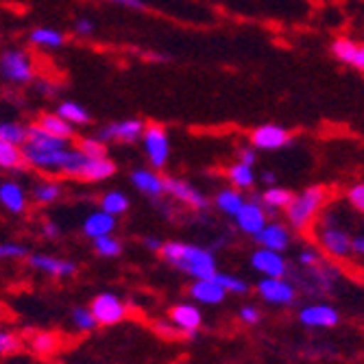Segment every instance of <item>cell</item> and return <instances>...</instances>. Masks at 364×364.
Segmentation results:
<instances>
[{"mask_svg":"<svg viewBox=\"0 0 364 364\" xmlns=\"http://www.w3.org/2000/svg\"><path fill=\"white\" fill-rule=\"evenodd\" d=\"M242 205H245V196L240 194L238 188H225L216 194V208L227 216H236Z\"/></svg>","mask_w":364,"mask_h":364,"instance_id":"obj_26","label":"cell"},{"mask_svg":"<svg viewBox=\"0 0 364 364\" xmlns=\"http://www.w3.org/2000/svg\"><path fill=\"white\" fill-rule=\"evenodd\" d=\"M70 318H73V325L79 329V332H92V329L98 325L96 318H94V314H92V310L90 308H83V306L75 308Z\"/></svg>","mask_w":364,"mask_h":364,"instance_id":"obj_37","label":"cell"},{"mask_svg":"<svg viewBox=\"0 0 364 364\" xmlns=\"http://www.w3.org/2000/svg\"><path fill=\"white\" fill-rule=\"evenodd\" d=\"M164 192L171 194V196H175L177 201L190 205L192 210H198V212H201V210H208V208H210L208 196H205L203 192H198L194 186L181 181V179L166 177V179H164Z\"/></svg>","mask_w":364,"mask_h":364,"instance_id":"obj_10","label":"cell"},{"mask_svg":"<svg viewBox=\"0 0 364 364\" xmlns=\"http://www.w3.org/2000/svg\"><path fill=\"white\" fill-rule=\"evenodd\" d=\"M255 290L264 301L273 306H290L296 296L294 286L286 277H262Z\"/></svg>","mask_w":364,"mask_h":364,"instance_id":"obj_7","label":"cell"},{"mask_svg":"<svg viewBox=\"0 0 364 364\" xmlns=\"http://www.w3.org/2000/svg\"><path fill=\"white\" fill-rule=\"evenodd\" d=\"M259 318H262V314H259V310L255 306H242L240 308V321L245 325H257Z\"/></svg>","mask_w":364,"mask_h":364,"instance_id":"obj_45","label":"cell"},{"mask_svg":"<svg viewBox=\"0 0 364 364\" xmlns=\"http://www.w3.org/2000/svg\"><path fill=\"white\" fill-rule=\"evenodd\" d=\"M238 159L242 164H249V166H253V164H255V151L251 146H245V149L238 151Z\"/></svg>","mask_w":364,"mask_h":364,"instance_id":"obj_47","label":"cell"},{"mask_svg":"<svg viewBox=\"0 0 364 364\" xmlns=\"http://www.w3.org/2000/svg\"><path fill=\"white\" fill-rule=\"evenodd\" d=\"M347 201H349L360 214H364V183H355V186L349 188V192H347Z\"/></svg>","mask_w":364,"mask_h":364,"instance_id":"obj_41","label":"cell"},{"mask_svg":"<svg viewBox=\"0 0 364 364\" xmlns=\"http://www.w3.org/2000/svg\"><path fill=\"white\" fill-rule=\"evenodd\" d=\"M131 181H134V186L144 192L146 196L151 198H157L164 194V179L155 173V171H149V168H138L131 173Z\"/></svg>","mask_w":364,"mask_h":364,"instance_id":"obj_23","label":"cell"},{"mask_svg":"<svg viewBox=\"0 0 364 364\" xmlns=\"http://www.w3.org/2000/svg\"><path fill=\"white\" fill-rule=\"evenodd\" d=\"M216 277V282L225 288V292L227 294H247L249 292V286H247V282L245 279H240V277H236V275H225V273H216L214 275Z\"/></svg>","mask_w":364,"mask_h":364,"instance_id":"obj_36","label":"cell"},{"mask_svg":"<svg viewBox=\"0 0 364 364\" xmlns=\"http://www.w3.org/2000/svg\"><path fill=\"white\" fill-rule=\"evenodd\" d=\"M168 316H171V323L177 325L186 336H196L198 327H201V323H203L201 310L192 304H179V306L171 308Z\"/></svg>","mask_w":364,"mask_h":364,"instance_id":"obj_14","label":"cell"},{"mask_svg":"<svg viewBox=\"0 0 364 364\" xmlns=\"http://www.w3.org/2000/svg\"><path fill=\"white\" fill-rule=\"evenodd\" d=\"M190 296L196 301V304H205V306H216L220 304L227 292L225 288L216 282V277H210V279H196L192 286H190Z\"/></svg>","mask_w":364,"mask_h":364,"instance_id":"obj_17","label":"cell"},{"mask_svg":"<svg viewBox=\"0 0 364 364\" xmlns=\"http://www.w3.org/2000/svg\"><path fill=\"white\" fill-rule=\"evenodd\" d=\"M28 40H31V44H36V46H40V48L53 50V48H61V46H63L65 36H63L61 31H57V28L40 26V28H33V31H31Z\"/></svg>","mask_w":364,"mask_h":364,"instance_id":"obj_24","label":"cell"},{"mask_svg":"<svg viewBox=\"0 0 364 364\" xmlns=\"http://www.w3.org/2000/svg\"><path fill=\"white\" fill-rule=\"evenodd\" d=\"M234 218H236L238 229L245 231V234H251V236H255L257 231L267 225V212H264L262 205L255 201H245V205L240 208V212Z\"/></svg>","mask_w":364,"mask_h":364,"instance_id":"obj_16","label":"cell"},{"mask_svg":"<svg viewBox=\"0 0 364 364\" xmlns=\"http://www.w3.org/2000/svg\"><path fill=\"white\" fill-rule=\"evenodd\" d=\"M77 149L87 157H107V146L101 138H81Z\"/></svg>","mask_w":364,"mask_h":364,"instance_id":"obj_38","label":"cell"},{"mask_svg":"<svg viewBox=\"0 0 364 364\" xmlns=\"http://www.w3.org/2000/svg\"><path fill=\"white\" fill-rule=\"evenodd\" d=\"M44 236L46 238H57L59 236V227L55 223H46L44 225Z\"/></svg>","mask_w":364,"mask_h":364,"instance_id":"obj_49","label":"cell"},{"mask_svg":"<svg viewBox=\"0 0 364 364\" xmlns=\"http://www.w3.org/2000/svg\"><path fill=\"white\" fill-rule=\"evenodd\" d=\"M59 349V336L55 332H40L31 338V351L38 355H53Z\"/></svg>","mask_w":364,"mask_h":364,"instance_id":"obj_29","label":"cell"},{"mask_svg":"<svg viewBox=\"0 0 364 364\" xmlns=\"http://www.w3.org/2000/svg\"><path fill=\"white\" fill-rule=\"evenodd\" d=\"M351 262L364 267V227L362 231L351 234Z\"/></svg>","mask_w":364,"mask_h":364,"instance_id":"obj_40","label":"cell"},{"mask_svg":"<svg viewBox=\"0 0 364 364\" xmlns=\"http://www.w3.org/2000/svg\"><path fill=\"white\" fill-rule=\"evenodd\" d=\"M262 198H264V205H267L269 210H279V208H288L292 192L286 188H269L262 194Z\"/></svg>","mask_w":364,"mask_h":364,"instance_id":"obj_32","label":"cell"},{"mask_svg":"<svg viewBox=\"0 0 364 364\" xmlns=\"http://www.w3.org/2000/svg\"><path fill=\"white\" fill-rule=\"evenodd\" d=\"M264 181H267V183H273V181H275V175H273V173H264Z\"/></svg>","mask_w":364,"mask_h":364,"instance_id":"obj_52","label":"cell"},{"mask_svg":"<svg viewBox=\"0 0 364 364\" xmlns=\"http://www.w3.org/2000/svg\"><path fill=\"white\" fill-rule=\"evenodd\" d=\"M101 210H105V212L112 214V216L124 214V212L129 210V198H127V194L116 192V190L107 192V194L101 198Z\"/></svg>","mask_w":364,"mask_h":364,"instance_id":"obj_31","label":"cell"},{"mask_svg":"<svg viewBox=\"0 0 364 364\" xmlns=\"http://www.w3.org/2000/svg\"><path fill=\"white\" fill-rule=\"evenodd\" d=\"M299 321L306 327L323 329V327H334V325H338L341 316H338L336 308H332V306H327V304H312V306H306L299 312Z\"/></svg>","mask_w":364,"mask_h":364,"instance_id":"obj_13","label":"cell"},{"mask_svg":"<svg viewBox=\"0 0 364 364\" xmlns=\"http://www.w3.org/2000/svg\"><path fill=\"white\" fill-rule=\"evenodd\" d=\"M38 90H40L42 94H53V92H55V85L48 83V81H38Z\"/></svg>","mask_w":364,"mask_h":364,"instance_id":"obj_51","label":"cell"},{"mask_svg":"<svg viewBox=\"0 0 364 364\" xmlns=\"http://www.w3.org/2000/svg\"><path fill=\"white\" fill-rule=\"evenodd\" d=\"M142 144H144V153L149 155V161L155 168L166 166L171 155V140L166 129L161 124H146L142 134Z\"/></svg>","mask_w":364,"mask_h":364,"instance_id":"obj_5","label":"cell"},{"mask_svg":"<svg viewBox=\"0 0 364 364\" xmlns=\"http://www.w3.org/2000/svg\"><path fill=\"white\" fill-rule=\"evenodd\" d=\"M92 31H94L92 20H87V18H79V20H75V33H77V36L87 38V36H92Z\"/></svg>","mask_w":364,"mask_h":364,"instance_id":"obj_46","label":"cell"},{"mask_svg":"<svg viewBox=\"0 0 364 364\" xmlns=\"http://www.w3.org/2000/svg\"><path fill=\"white\" fill-rule=\"evenodd\" d=\"M61 194V186L55 183V181H42L36 186V190H33V196H36V201L42 203V205H48L53 201H57Z\"/></svg>","mask_w":364,"mask_h":364,"instance_id":"obj_33","label":"cell"},{"mask_svg":"<svg viewBox=\"0 0 364 364\" xmlns=\"http://www.w3.org/2000/svg\"><path fill=\"white\" fill-rule=\"evenodd\" d=\"M116 175V164L109 157H87L83 159V166L77 179L83 181H105Z\"/></svg>","mask_w":364,"mask_h":364,"instance_id":"obj_18","label":"cell"},{"mask_svg":"<svg viewBox=\"0 0 364 364\" xmlns=\"http://www.w3.org/2000/svg\"><path fill=\"white\" fill-rule=\"evenodd\" d=\"M116 229V216L107 214L105 210H98V212H92L85 220H83V234L87 238H98V236H107V234H114Z\"/></svg>","mask_w":364,"mask_h":364,"instance_id":"obj_19","label":"cell"},{"mask_svg":"<svg viewBox=\"0 0 364 364\" xmlns=\"http://www.w3.org/2000/svg\"><path fill=\"white\" fill-rule=\"evenodd\" d=\"M142 245H144L149 251H159L164 242H161L159 238H155V236H144V238H142Z\"/></svg>","mask_w":364,"mask_h":364,"instance_id":"obj_48","label":"cell"},{"mask_svg":"<svg viewBox=\"0 0 364 364\" xmlns=\"http://www.w3.org/2000/svg\"><path fill=\"white\" fill-rule=\"evenodd\" d=\"M351 234L349 218H345L338 208H327L325 212L321 210L314 220V238L332 259H351Z\"/></svg>","mask_w":364,"mask_h":364,"instance_id":"obj_1","label":"cell"},{"mask_svg":"<svg viewBox=\"0 0 364 364\" xmlns=\"http://www.w3.org/2000/svg\"><path fill=\"white\" fill-rule=\"evenodd\" d=\"M28 257V249L18 242H0V259H22Z\"/></svg>","mask_w":364,"mask_h":364,"instance_id":"obj_39","label":"cell"},{"mask_svg":"<svg viewBox=\"0 0 364 364\" xmlns=\"http://www.w3.org/2000/svg\"><path fill=\"white\" fill-rule=\"evenodd\" d=\"M332 53L341 61H345V63H349V65H353V68L364 73V44H358L353 40L341 38V40H336L332 44Z\"/></svg>","mask_w":364,"mask_h":364,"instance_id":"obj_20","label":"cell"},{"mask_svg":"<svg viewBox=\"0 0 364 364\" xmlns=\"http://www.w3.org/2000/svg\"><path fill=\"white\" fill-rule=\"evenodd\" d=\"M253 238L264 249L286 251L290 247V231L284 225H279V223H267Z\"/></svg>","mask_w":364,"mask_h":364,"instance_id":"obj_15","label":"cell"},{"mask_svg":"<svg viewBox=\"0 0 364 364\" xmlns=\"http://www.w3.org/2000/svg\"><path fill=\"white\" fill-rule=\"evenodd\" d=\"M327 192L321 186H312L299 194H292L290 203L286 208V216L288 223L294 231H306L310 229V225L316 220V216L321 214L323 205H325Z\"/></svg>","mask_w":364,"mask_h":364,"instance_id":"obj_3","label":"cell"},{"mask_svg":"<svg viewBox=\"0 0 364 364\" xmlns=\"http://www.w3.org/2000/svg\"><path fill=\"white\" fill-rule=\"evenodd\" d=\"M0 138L9 140L11 144L22 146L26 142V127L18 124V122H0Z\"/></svg>","mask_w":364,"mask_h":364,"instance_id":"obj_35","label":"cell"},{"mask_svg":"<svg viewBox=\"0 0 364 364\" xmlns=\"http://www.w3.org/2000/svg\"><path fill=\"white\" fill-rule=\"evenodd\" d=\"M114 3L124 5V7H131V9H142V7H144L142 0H114Z\"/></svg>","mask_w":364,"mask_h":364,"instance_id":"obj_50","label":"cell"},{"mask_svg":"<svg viewBox=\"0 0 364 364\" xmlns=\"http://www.w3.org/2000/svg\"><path fill=\"white\" fill-rule=\"evenodd\" d=\"M144 122L140 118H129V120H120V122H112L105 129L98 131V138L103 142H124L131 144L142 138L144 134Z\"/></svg>","mask_w":364,"mask_h":364,"instance_id":"obj_8","label":"cell"},{"mask_svg":"<svg viewBox=\"0 0 364 364\" xmlns=\"http://www.w3.org/2000/svg\"><path fill=\"white\" fill-rule=\"evenodd\" d=\"M18 347H20V341L11 332H7V329H0V355H7L16 351Z\"/></svg>","mask_w":364,"mask_h":364,"instance_id":"obj_42","label":"cell"},{"mask_svg":"<svg viewBox=\"0 0 364 364\" xmlns=\"http://www.w3.org/2000/svg\"><path fill=\"white\" fill-rule=\"evenodd\" d=\"M299 264H301V267H306V269L318 267V264H321L318 251H316V249H304V251L299 253Z\"/></svg>","mask_w":364,"mask_h":364,"instance_id":"obj_44","label":"cell"},{"mask_svg":"<svg viewBox=\"0 0 364 364\" xmlns=\"http://www.w3.org/2000/svg\"><path fill=\"white\" fill-rule=\"evenodd\" d=\"M251 142L255 149L275 151L290 142V131H286L279 124H264V127H257L251 134Z\"/></svg>","mask_w":364,"mask_h":364,"instance_id":"obj_12","label":"cell"},{"mask_svg":"<svg viewBox=\"0 0 364 364\" xmlns=\"http://www.w3.org/2000/svg\"><path fill=\"white\" fill-rule=\"evenodd\" d=\"M94 249L98 255H103V257H116L122 251V242L118 238H114L112 234H107V236L94 238Z\"/></svg>","mask_w":364,"mask_h":364,"instance_id":"obj_34","label":"cell"},{"mask_svg":"<svg viewBox=\"0 0 364 364\" xmlns=\"http://www.w3.org/2000/svg\"><path fill=\"white\" fill-rule=\"evenodd\" d=\"M0 203H3L14 214H22L26 210V192H24V188L20 183H16V181L0 183Z\"/></svg>","mask_w":364,"mask_h":364,"instance_id":"obj_22","label":"cell"},{"mask_svg":"<svg viewBox=\"0 0 364 364\" xmlns=\"http://www.w3.org/2000/svg\"><path fill=\"white\" fill-rule=\"evenodd\" d=\"M155 332H157L159 336H164V338H179V336L183 334L177 325H173V323H164V321H157V323H155Z\"/></svg>","mask_w":364,"mask_h":364,"instance_id":"obj_43","label":"cell"},{"mask_svg":"<svg viewBox=\"0 0 364 364\" xmlns=\"http://www.w3.org/2000/svg\"><path fill=\"white\" fill-rule=\"evenodd\" d=\"M251 267L262 277H286L288 273V262L284 259L282 251L264 249V247H259L251 255Z\"/></svg>","mask_w":364,"mask_h":364,"instance_id":"obj_9","label":"cell"},{"mask_svg":"<svg viewBox=\"0 0 364 364\" xmlns=\"http://www.w3.org/2000/svg\"><path fill=\"white\" fill-rule=\"evenodd\" d=\"M24 144H28L33 149H42V151H55V149L68 146V140H61V138L48 134V131H44L40 124H31V127H26V142Z\"/></svg>","mask_w":364,"mask_h":364,"instance_id":"obj_21","label":"cell"},{"mask_svg":"<svg viewBox=\"0 0 364 364\" xmlns=\"http://www.w3.org/2000/svg\"><path fill=\"white\" fill-rule=\"evenodd\" d=\"M0 75L9 83L24 85L36 77V63L24 50H5L0 55Z\"/></svg>","mask_w":364,"mask_h":364,"instance_id":"obj_4","label":"cell"},{"mask_svg":"<svg viewBox=\"0 0 364 364\" xmlns=\"http://www.w3.org/2000/svg\"><path fill=\"white\" fill-rule=\"evenodd\" d=\"M159 253L168 264H173L175 269L183 271L186 275L194 279H210L218 273L216 257L210 249L186 245V242H164Z\"/></svg>","mask_w":364,"mask_h":364,"instance_id":"obj_2","label":"cell"},{"mask_svg":"<svg viewBox=\"0 0 364 364\" xmlns=\"http://www.w3.org/2000/svg\"><path fill=\"white\" fill-rule=\"evenodd\" d=\"M227 177H229L231 186L238 188V190H247V188H251L253 181H255L253 166H249V164H242V161L234 164V166H231V168L227 171Z\"/></svg>","mask_w":364,"mask_h":364,"instance_id":"obj_28","label":"cell"},{"mask_svg":"<svg viewBox=\"0 0 364 364\" xmlns=\"http://www.w3.org/2000/svg\"><path fill=\"white\" fill-rule=\"evenodd\" d=\"M90 310H92L98 325H116L127 316V306L122 304L120 296L114 294V292L96 294Z\"/></svg>","mask_w":364,"mask_h":364,"instance_id":"obj_6","label":"cell"},{"mask_svg":"<svg viewBox=\"0 0 364 364\" xmlns=\"http://www.w3.org/2000/svg\"><path fill=\"white\" fill-rule=\"evenodd\" d=\"M22 164H24L22 146H18V144H11L9 140L0 138V168L14 171V168H20Z\"/></svg>","mask_w":364,"mask_h":364,"instance_id":"obj_27","label":"cell"},{"mask_svg":"<svg viewBox=\"0 0 364 364\" xmlns=\"http://www.w3.org/2000/svg\"><path fill=\"white\" fill-rule=\"evenodd\" d=\"M44 131L48 134L61 138V140H70L75 136V124H70L65 118H61L59 114H44L38 122Z\"/></svg>","mask_w":364,"mask_h":364,"instance_id":"obj_25","label":"cell"},{"mask_svg":"<svg viewBox=\"0 0 364 364\" xmlns=\"http://www.w3.org/2000/svg\"><path fill=\"white\" fill-rule=\"evenodd\" d=\"M28 264L33 269H38L50 277L57 279H65V277H73L77 273V264L70 259H61L55 255H46V253H31L28 255Z\"/></svg>","mask_w":364,"mask_h":364,"instance_id":"obj_11","label":"cell"},{"mask_svg":"<svg viewBox=\"0 0 364 364\" xmlns=\"http://www.w3.org/2000/svg\"><path fill=\"white\" fill-rule=\"evenodd\" d=\"M57 114L61 118H65L70 124H87L90 122V114L83 105L75 103V101H63L59 107H57Z\"/></svg>","mask_w":364,"mask_h":364,"instance_id":"obj_30","label":"cell"}]
</instances>
